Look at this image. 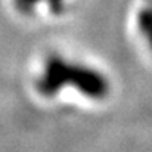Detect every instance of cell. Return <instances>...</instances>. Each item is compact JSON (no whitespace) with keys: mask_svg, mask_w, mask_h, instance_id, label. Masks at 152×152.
Masks as SVG:
<instances>
[{"mask_svg":"<svg viewBox=\"0 0 152 152\" xmlns=\"http://www.w3.org/2000/svg\"><path fill=\"white\" fill-rule=\"evenodd\" d=\"M137 24L142 34H145L152 46V0H145L137 13Z\"/></svg>","mask_w":152,"mask_h":152,"instance_id":"obj_1","label":"cell"},{"mask_svg":"<svg viewBox=\"0 0 152 152\" xmlns=\"http://www.w3.org/2000/svg\"><path fill=\"white\" fill-rule=\"evenodd\" d=\"M40 1H43V0H15V6L22 13H31Z\"/></svg>","mask_w":152,"mask_h":152,"instance_id":"obj_2","label":"cell"},{"mask_svg":"<svg viewBox=\"0 0 152 152\" xmlns=\"http://www.w3.org/2000/svg\"><path fill=\"white\" fill-rule=\"evenodd\" d=\"M45 1L49 4L50 10L55 12V13L62 12V9L65 7V3H66V0H45Z\"/></svg>","mask_w":152,"mask_h":152,"instance_id":"obj_3","label":"cell"}]
</instances>
